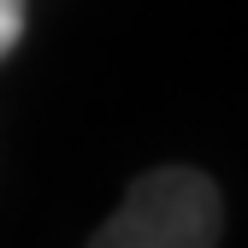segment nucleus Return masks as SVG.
<instances>
[{
	"label": "nucleus",
	"instance_id": "nucleus-1",
	"mask_svg": "<svg viewBox=\"0 0 248 248\" xmlns=\"http://www.w3.org/2000/svg\"><path fill=\"white\" fill-rule=\"evenodd\" d=\"M225 195L201 166H154L101 219L89 248H219Z\"/></svg>",
	"mask_w": 248,
	"mask_h": 248
},
{
	"label": "nucleus",
	"instance_id": "nucleus-2",
	"mask_svg": "<svg viewBox=\"0 0 248 248\" xmlns=\"http://www.w3.org/2000/svg\"><path fill=\"white\" fill-rule=\"evenodd\" d=\"M24 24H30V0H0V59L24 42Z\"/></svg>",
	"mask_w": 248,
	"mask_h": 248
}]
</instances>
